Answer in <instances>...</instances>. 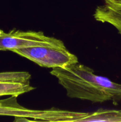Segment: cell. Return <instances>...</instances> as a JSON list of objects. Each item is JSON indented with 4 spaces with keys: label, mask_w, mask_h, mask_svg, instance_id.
<instances>
[{
    "label": "cell",
    "mask_w": 121,
    "mask_h": 122,
    "mask_svg": "<svg viewBox=\"0 0 121 122\" xmlns=\"http://www.w3.org/2000/svg\"><path fill=\"white\" fill-rule=\"evenodd\" d=\"M50 73L58 79L71 98L94 103L121 100V84L96 75L93 69L82 64L53 68Z\"/></svg>",
    "instance_id": "cell-1"
},
{
    "label": "cell",
    "mask_w": 121,
    "mask_h": 122,
    "mask_svg": "<svg viewBox=\"0 0 121 122\" xmlns=\"http://www.w3.org/2000/svg\"><path fill=\"white\" fill-rule=\"evenodd\" d=\"M14 52L43 67L53 69L78 63L77 56L65 46H30L18 49Z\"/></svg>",
    "instance_id": "cell-2"
},
{
    "label": "cell",
    "mask_w": 121,
    "mask_h": 122,
    "mask_svg": "<svg viewBox=\"0 0 121 122\" xmlns=\"http://www.w3.org/2000/svg\"><path fill=\"white\" fill-rule=\"evenodd\" d=\"M36 46H65L62 41L45 35L42 32L13 29L5 32L0 29V51H10Z\"/></svg>",
    "instance_id": "cell-3"
},
{
    "label": "cell",
    "mask_w": 121,
    "mask_h": 122,
    "mask_svg": "<svg viewBox=\"0 0 121 122\" xmlns=\"http://www.w3.org/2000/svg\"><path fill=\"white\" fill-rule=\"evenodd\" d=\"M31 75L27 71L0 72V97L17 96L34 90L31 86Z\"/></svg>",
    "instance_id": "cell-4"
},
{
    "label": "cell",
    "mask_w": 121,
    "mask_h": 122,
    "mask_svg": "<svg viewBox=\"0 0 121 122\" xmlns=\"http://www.w3.org/2000/svg\"><path fill=\"white\" fill-rule=\"evenodd\" d=\"M93 16L97 21L112 25L121 35V0H104V4L96 8Z\"/></svg>",
    "instance_id": "cell-5"
}]
</instances>
